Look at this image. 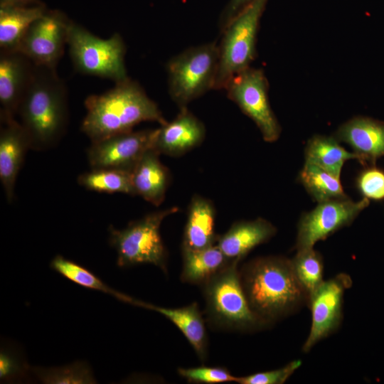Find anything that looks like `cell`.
I'll use <instances>...</instances> for the list:
<instances>
[{
    "label": "cell",
    "instance_id": "6da1fadb",
    "mask_svg": "<svg viewBox=\"0 0 384 384\" xmlns=\"http://www.w3.org/2000/svg\"><path fill=\"white\" fill-rule=\"evenodd\" d=\"M86 114L81 130L91 140L128 132L143 122H166L157 104L140 85L129 78L110 90L85 100Z\"/></svg>",
    "mask_w": 384,
    "mask_h": 384
},
{
    "label": "cell",
    "instance_id": "7a4b0ae2",
    "mask_svg": "<svg viewBox=\"0 0 384 384\" xmlns=\"http://www.w3.org/2000/svg\"><path fill=\"white\" fill-rule=\"evenodd\" d=\"M17 115L31 149L46 150L60 141L68 122V103L65 83L56 68L34 65Z\"/></svg>",
    "mask_w": 384,
    "mask_h": 384
},
{
    "label": "cell",
    "instance_id": "3957f363",
    "mask_svg": "<svg viewBox=\"0 0 384 384\" xmlns=\"http://www.w3.org/2000/svg\"><path fill=\"white\" fill-rule=\"evenodd\" d=\"M240 278L250 308L267 324L289 314L308 301L290 260L285 257L255 259L243 267Z\"/></svg>",
    "mask_w": 384,
    "mask_h": 384
},
{
    "label": "cell",
    "instance_id": "277c9868",
    "mask_svg": "<svg viewBox=\"0 0 384 384\" xmlns=\"http://www.w3.org/2000/svg\"><path fill=\"white\" fill-rule=\"evenodd\" d=\"M240 261L231 260L203 286L207 317L218 328L249 331L267 324L250 308L238 269Z\"/></svg>",
    "mask_w": 384,
    "mask_h": 384
},
{
    "label": "cell",
    "instance_id": "5b68a950",
    "mask_svg": "<svg viewBox=\"0 0 384 384\" xmlns=\"http://www.w3.org/2000/svg\"><path fill=\"white\" fill-rule=\"evenodd\" d=\"M67 45L77 72L115 83L129 78L124 61L126 46L119 33L101 38L71 21Z\"/></svg>",
    "mask_w": 384,
    "mask_h": 384
},
{
    "label": "cell",
    "instance_id": "8992f818",
    "mask_svg": "<svg viewBox=\"0 0 384 384\" xmlns=\"http://www.w3.org/2000/svg\"><path fill=\"white\" fill-rule=\"evenodd\" d=\"M176 206L150 213L122 229L109 227V242L115 249L119 267L151 264L167 272V251L160 235L163 220L178 211Z\"/></svg>",
    "mask_w": 384,
    "mask_h": 384
},
{
    "label": "cell",
    "instance_id": "52a82bcc",
    "mask_svg": "<svg viewBox=\"0 0 384 384\" xmlns=\"http://www.w3.org/2000/svg\"><path fill=\"white\" fill-rule=\"evenodd\" d=\"M218 64L215 42L186 49L168 62L169 93L179 108L214 89Z\"/></svg>",
    "mask_w": 384,
    "mask_h": 384
},
{
    "label": "cell",
    "instance_id": "ba28073f",
    "mask_svg": "<svg viewBox=\"0 0 384 384\" xmlns=\"http://www.w3.org/2000/svg\"><path fill=\"white\" fill-rule=\"evenodd\" d=\"M267 0H255L222 31L214 89H224L235 75L250 68L255 56L259 23Z\"/></svg>",
    "mask_w": 384,
    "mask_h": 384
},
{
    "label": "cell",
    "instance_id": "9c48e42d",
    "mask_svg": "<svg viewBox=\"0 0 384 384\" xmlns=\"http://www.w3.org/2000/svg\"><path fill=\"white\" fill-rule=\"evenodd\" d=\"M224 89L228 97L255 123L265 142L279 139L281 127L269 102L262 70L248 68L233 76Z\"/></svg>",
    "mask_w": 384,
    "mask_h": 384
},
{
    "label": "cell",
    "instance_id": "30bf717a",
    "mask_svg": "<svg viewBox=\"0 0 384 384\" xmlns=\"http://www.w3.org/2000/svg\"><path fill=\"white\" fill-rule=\"evenodd\" d=\"M369 203L366 198L353 201L348 197L318 203L313 210L300 218L295 244L297 251L312 248L318 241L350 225Z\"/></svg>",
    "mask_w": 384,
    "mask_h": 384
},
{
    "label": "cell",
    "instance_id": "8fae6325",
    "mask_svg": "<svg viewBox=\"0 0 384 384\" xmlns=\"http://www.w3.org/2000/svg\"><path fill=\"white\" fill-rule=\"evenodd\" d=\"M71 20L58 10H48L29 27L18 51L34 65L56 68L68 43Z\"/></svg>",
    "mask_w": 384,
    "mask_h": 384
},
{
    "label": "cell",
    "instance_id": "7c38bea8",
    "mask_svg": "<svg viewBox=\"0 0 384 384\" xmlns=\"http://www.w3.org/2000/svg\"><path fill=\"white\" fill-rule=\"evenodd\" d=\"M157 129L130 131L91 142L87 160L91 169L132 172L143 154L154 148Z\"/></svg>",
    "mask_w": 384,
    "mask_h": 384
},
{
    "label": "cell",
    "instance_id": "4fadbf2b",
    "mask_svg": "<svg viewBox=\"0 0 384 384\" xmlns=\"http://www.w3.org/2000/svg\"><path fill=\"white\" fill-rule=\"evenodd\" d=\"M351 284V277L341 273L324 281L309 295L307 302L311 312V325L302 347L304 352H309L338 328L342 319L343 294Z\"/></svg>",
    "mask_w": 384,
    "mask_h": 384
},
{
    "label": "cell",
    "instance_id": "5bb4252c",
    "mask_svg": "<svg viewBox=\"0 0 384 384\" xmlns=\"http://www.w3.org/2000/svg\"><path fill=\"white\" fill-rule=\"evenodd\" d=\"M33 69V63L22 53L0 51L1 122L16 119Z\"/></svg>",
    "mask_w": 384,
    "mask_h": 384
},
{
    "label": "cell",
    "instance_id": "9a60e30c",
    "mask_svg": "<svg viewBox=\"0 0 384 384\" xmlns=\"http://www.w3.org/2000/svg\"><path fill=\"white\" fill-rule=\"evenodd\" d=\"M205 137L203 123L183 107L172 121L157 128L154 149L160 154L180 156L200 146Z\"/></svg>",
    "mask_w": 384,
    "mask_h": 384
},
{
    "label": "cell",
    "instance_id": "2e32d148",
    "mask_svg": "<svg viewBox=\"0 0 384 384\" xmlns=\"http://www.w3.org/2000/svg\"><path fill=\"white\" fill-rule=\"evenodd\" d=\"M348 144L356 159L364 166L375 165L384 156V123L363 117L351 119L340 126L335 137Z\"/></svg>",
    "mask_w": 384,
    "mask_h": 384
},
{
    "label": "cell",
    "instance_id": "e0dca14e",
    "mask_svg": "<svg viewBox=\"0 0 384 384\" xmlns=\"http://www.w3.org/2000/svg\"><path fill=\"white\" fill-rule=\"evenodd\" d=\"M29 149V138L19 122L16 119L1 122L0 180L9 203L14 197L16 178Z\"/></svg>",
    "mask_w": 384,
    "mask_h": 384
},
{
    "label": "cell",
    "instance_id": "ac0fdd59",
    "mask_svg": "<svg viewBox=\"0 0 384 384\" xmlns=\"http://www.w3.org/2000/svg\"><path fill=\"white\" fill-rule=\"evenodd\" d=\"M276 233V228L262 218L238 221L224 234L218 235L216 245L229 260L240 261L253 248L268 241Z\"/></svg>",
    "mask_w": 384,
    "mask_h": 384
},
{
    "label": "cell",
    "instance_id": "d6986e66",
    "mask_svg": "<svg viewBox=\"0 0 384 384\" xmlns=\"http://www.w3.org/2000/svg\"><path fill=\"white\" fill-rule=\"evenodd\" d=\"M127 303L153 310L169 319L182 332L201 361L208 354V337L198 305L194 302L181 308H164L129 296Z\"/></svg>",
    "mask_w": 384,
    "mask_h": 384
},
{
    "label": "cell",
    "instance_id": "ffe728a7",
    "mask_svg": "<svg viewBox=\"0 0 384 384\" xmlns=\"http://www.w3.org/2000/svg\"><path fill=\"white\" fill-rule=\"evenodd\" d=\"M159 155L154 148L148 149L132 172L136 196L155 206L164 202L170 182L169 171L161 162Z\"/></svg>",
    "mask_w": 384,
    "mask_h": 384
},
{
    "label": "cell",
    "instance_id": "44dd1931",
    "mask_svg": "<svg viewBox=\"0 0 384 384\" xmlns=\"http://www.w3.org/2000/svg\"><path fill=\"white\" fill-rule=\"evenodd\" d=\"M215 209L212 201L194 195L188 208L182 249L198 250L216 244Z\"/></svg>",
    "mask_w": 384,
    "mask_h": 384
},
{
    "label": "cell",
    "instance_id": "7402d4cb",
    "mask_svg": "<svg viewBox=\"0 0 384 384\" xmlns=\"http://www.w3.org/2000/svg\"><path fill=\"white\" fill-rule=\"evenodd\" d=\"M46 10L43 4L33 6L0 5V50H18L31 25Z\"/></svg>",
    "mask_w": 384,
    "mask_h": 384
},
{
    "label": "cell",
    "instance_id": "603a6c76",
    "mask_svg": "<svg viewBox=\"0 0 384 384\" xmlns=\"http://www.w3.org/2000/svg\"><path fill=\"white\" fill-rule=\"evenodd\" d=\"M183 268L181 280L203 284L231 260L215 245L198 250L182 249Z\"/></svg>",
    "mask_w": 384,
    "mask_h": 384
},
{
    "label": "cell",
    "instance_id": "cb8c5ba5",
    "mask_svg": "<svg viewBox=\"0 0 384 384\" xmlns=\"http://www.w3.org/2000/svg\"><path fill=\"white\" fill-rule=\"evenodd\" d=\"M305 162L314 164L340 178L344 163L356 159L353 152L342 147L334 137L315 135L306 143Z\"/></svg>",
    "mask_w": 384,
    "mask_h": 384
},
{
    "label": "cell",
    "instance_id": "d4e9b609",
    "mask_svg": "<svg viewBox=\"0 0 384 384\" xmlns=\"http://www.w3.org/2000/svg\"><path fill=\"white\" fill-rule=\"evenodd\" d=\"M298 179L317 203L348 198L340 178L311 163L305 162Z\"/></svg>",
    "mask_w": 384,
    "mask_h": 384
},
{
    "label": "cell",
    "instance_id": "484cf974",
    "mask_svg": "<svg viewBox=\"0 0 384 384\" xmlns=\"http://www.w3.org/2000/svg\"><path fill=\"white\" fill-rule=\"evenodd\" d=\"M78 183L87 190L98 193H121L136 196L132 173L110 169H92L78 177Z\"/></svg>",
    "mask_w": 384,
    "mask_h": 384
},
{
    "label": "cell",
    "instance_id": "4316f807",
    "mask_svg": "<svg viewBox=\"0 0 384 384\" xmlns=\"http://www.w3.org/2000/svg\"><path fill=\"white\" fill-rule=\"evenodd\" d=\"M290 261L296 279L309 298L324 281L322 257L312 247L297 251Z\"/></svg>",
    "mask_w": 384,
    "mask_h": 384
},
{
    "label": "cell",
    "instance_id": "83f0119b",
    "mask_svg": "<svg viewBox=\"0 0 384 384\" xmlns=\"http://www.w3.org/2000/svg\"><path fill=\"white\" fill-rule=\"evenodd\" d=\"M50 267L66 279L85 288L110 294L120 301L124 298V294L112 289L88 269L62 255H56L51 260Z\"/></svg>",
    "mask_w": 384,
    "mask_h": 384
},
{
    "label": "cell",
    "instance_id": "f1b7e54d",
    "mask_svg": "<svg viewBox=\"0 0 384 384\" xmlns=\"http://www.w3.org/2000/svg\"><path fill=\"white\" fill-rule=\"evenodd\" d=\"M33 372L43 383L85 384L96 383L89 366L83 362H76L71 365L58 368H36Z\"/></svg>",
    "mask_w": 384,
    "mask_h": 384
},
{
    "label": "cell",
    "instance_id": "f546056e",
    "mask_svg": "<svg viewBox=\"0 0 384 384\" xmlns=\"http://www.w3.org/2000/svg\"><path fill=\"white\" fill-rule=\"evenodd\" d=\"M356 180V186L363 198L380 201L384 200V171L375 165L366 166Z\"/></svg>",
    "mask_w": 384,
    "mask_h": 384
},
{
    "label": "cell",
    "instance_id": "4dcf8cb0",
    "mask_svg": "<svg viewBox=\"0 0 384 384\" xmlns=\"http://www.w3.org/2000/svg\"><path fill=\"white\" fill-rule=\"evenodd\" d=\"M178 373L181 377L192 383L214 384L238 380V377L222 367L179 368Z\"/></svg>",
    "mask_w": 384,
    "mask_h": 384
},
{
    "label": "cell",
    "instance_id": "1f68e13d",
    "mask_svg": "<svg viewBox=\"0 0 384 384\" xmlns=\"http://www.w3.org/2000/svg\"><path fill=\"white\" fill-rule=\"evenodd\" d=\"M301 364V361H294L279 369L238 377L236 383L240 384H283Z\"/></svg>",
    "mask_w": 384,
    "mask_h": 384
},
{
    "label": "cell",
    "instance_id": "d6a6232c",
    "mask_svg": "<svg viewBox=\"0 0 384 384\" xmlns=\"http://www.w3.org/2000/svg\"><path fill=\"white\" fill-rule=\"evenodd\" d=\"M254 1L255 0H230L220 16V26L221 31L225 28L234 17Z\"/></svg>",
    "mask_w": 384,
    "mask_h": 384
},
{
    "label": "cell",
    "instance_id": "836d02e7",
    "mask_svg": "<svg viewBox=\"0 0 384 384\" xmlns=\"http://www.w3.org/2000/svg\"><path fill=\"white\" fill-rule=\"evenodd\" d=\"M19 363L14 356L5 351L1 352L0 378L1 380L14 376L19 372Z\"/></svg>",
    "mask_w": 384,
    "mask_h": 384
},
{
    "label": "cell",
    "instance_id": "e575fe53",
    "mask_svg": "<svg viewBox=\"0 0 384 384\" xmlns=\"http://www.w3.org/2000/svg\"><path fill=\"white\" fill-rule=\"evenodd\" d=\"M42 4L40 0H0V5L33 6Z\"/></svg>",
    "mask_w": 384,
    "mask_h": 384
}]
</instances>
